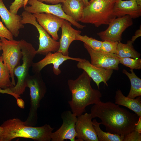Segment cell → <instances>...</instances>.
Returning a JSON list of instances; mask_svg holds the SVG:
<instances>
[{
    "label": "cell",
    "mask_w": 141,
    "mask_h": 141,
    "mask_svg": "<svg viewBox=\"0 0 141 141\" xmlns=\"http://www.w3.org/2000/svg\"><path fill=\"white\" fill-rule=\"evenodd\" d=\"M2 57L3 62L7 66L10 72L13 85L16 84L14 70L15 68L20 64L22 54L20 45L19 41L9 40L0 37Z\"/></svg>",
    "instance_id": "cell-8"
},
{
    "label": "cell",
    "mask_w": 141,
    "mask_h": 141,
    "mask_svg": "<svg viewBox=\"0 0 141 141\" xmlns=\"http://www.w3.org/2000/svg\"><path fill=\"white\" fill-rule=\"evenodd\" d=\"M0 93L10 95L14 97L17 100L20 97V96L13 93L10 88L5 89H0Z\"/></svg>",
    "instance_id": "cell-32"
},
{
    "label": "cell",
    "mask_w": 141,
    "mask_h": 141,
    "mask_svg": "<svg viewBox=\"0 0 141 141\" xmlns=\"http://www.w3.org/2000/svg\"><path fill=\"white\" fill-rule=\"evenodd\" d=\"M53 130L47 124L35 127L26 125L17 118L10 119L0 126V141H10L18 138L37 141H50Z\"/></svg>",
    "instance_id": "cell-3"
},
{
    "label": "cell",
    "mask_w": 141,
    "mask_h": 141,
    "mask_svg": "<svg viewBox=\"0 0 141 141\" xmlns=\"http://www.w3.org/2000/svg\"><path fill=\"white\" fill-rule=\"evenodd\" d=\"M141 133L134 130L125 136L123 141H141Z\"/></svg>",
    "instance_id": "cell-29"
},
{
    "label": "cell",
    "mask_w": 141,
    "mask_h": 141,
    "mask_svg": "<svg viewBox=\"0 0 141 141\" xmlns=\"http://www.w3.org/2000/svg\"><path fill=\"white\" fill-rule=\"evenodd\" d=\"M75 40L83 42L93 50L97 51H99L102 43V41L97 40L86 35L83 36L80 34L76 36Z\"/></svg>",
    "instance_id": "cell-26"
},
{
    "label": "cell",
    "mask_w": 141,
    "mask_h": 141,
    "mask_svg": "<svg viewBox=\"0 0 141 141\" xmlns=\"http://www.w3.org/2000/svg\"><path fill=\"white\" fill-rule=\"evenodd\" d=\"M134 130L141 133V116H139L138 121L135 124Z\"/></svg>",
    "instance_id": "cell-35"
},
{
    "label": "cell",
    "mask_w": 141,
    "mask_h": 141,
    "mask_svg": "<svg viewBox=\"0 0 141 141\" xmlns=\"http://www.w3.org/2000/svg\"><path fill=\"white\" fill-rule=\"evenodd\" d=\"M25 0H14L10 6L9 11L13 14H17L19 9L24 7Z\"/></svg>",
    "instance_id": "cell-30"
},
{
    "label": "cell",
    "mask_w": 141,
    "mask_h": 141,
    "mask_svg": "<svg viewBox=\"0 0 141 141\" xmlns=\"http://www.w3.org/2000/svg\"><path fill=\"white\" fill-rule=\"evenodd\" d=\"M138 5L141 7V0H135Z\"/></svg>",
    "instance_id": "cell-37"
},
{
    "label": "cell",
    "mask_w": 141,
    "mask_h": 141,
    "mask_svg": "<svg viewBox=\"0 0 141 141\" xmlns=\"http://www.w3.org/2000/svg\"><path fill=\"white\" fill-rule=\"evenodd\" d=\"M114 4L104 0H90L84 8L80 21L97 27L109 25L116 17L114 12Z\"/></svg>",
    "instance_id": "cell-4"
},
{
    "label": "cell",
    "mask_w": 141,
    "mask_h": 141,
    "mask_svg": "<svg viewBox=\"0 0 141 141\" xmlns=\"http://www.w3.org/2000/svg\"><path fill=\"white\" fill-rule=\"evenodd\" d=\"M63 123L56 131L52 133V141H63L68 139L71 141H78L75 130L77 116L69 110L65 111L61 115Z\"/></svg>",
    "instance_id": "cell-10"
},
{
    "label": "cell",
    "mask_w": 141,
    "mask_h": 141,
    "mask_svg": "<svg viewBox=\"0 0 141 141\" xmlns=\"http://www.w3.org/2000/svg\"><path fill=\"white\" fill-rule=\"evenodd\" d=\"M105 1L109 2L114 3L117 0H104Z\"/></svg>",
    "instance_id": "cell-38"
},
{
    "label": "cell",
    "mask_w": 141,
    "mask_h": 141,
    "mask_svg": "<svg viewBox=\"0 0 141 141\" xmlns=\"http://www.w3.org/2000/svg\"><path fill=\"white\" fill-rule=\"evenodd\" d=\"M1 0H0V1H1Z\"/></svg>",
    "instance_id": "cell-42"
},
{
    "label": "cell",
    "mask_w": 141,
    "mask_h": 141,
    "mask_svg": "<svg viewBox=\"0 0 141 141\" xmlns=\"http://www.w3.org/2000/svg\"><path fill=\"white\" fill-rule=\"evenodd\" d=\"M91 78L83 70L76 79H69L68 84L72 95L68 103L72 112L77 117L86 111V108L101 102L102 94L98 89L92 87Z\"/></svg>",
    "instance_id": "cell-2"
},
{
    "label": "cell",
    "mask_w": 141,
    "mask_h": 141,
    "mask_svg": "<svg viewBox=\"0 0 141 141\" xmlns=\"http://www.w3.org/2000/svg\"><path fill=\"white\" fill-rule=\"evenodd\" d=\"M133 43L131 40L128 41L126 44L118 42L115 54L116 56L119 58H139L140 54L134 49Z\"/></svg>",
    "instance_id": "cell-23"
},
{
    "label": "cell",
    "mask_w": 141,
    "mask_h": 141,
    "mask_svg": "<svg viewBox=\"0 0 141 141\" xmlns=\"http://www.w3.org/2000/svg\"><path fill=\"white\" fill-rule=\"evenodd\" d=\"M3 37L9 40H14L13 36L9 30L0 21V37Z\"/></svg>",
    "instance_id": "cell-31"
},
{
    "label": "cell",
    "mask_w": 141,
    "mask_h": 141,
    "mask_svg": "<svg viewBox=\"0 0 141 141\" xmlns=\"http://www.w3.org/2000/svg\"><path fill=\"white\" fill-rule=\"evenodd\" d=\"M10 72L7 66L0 56V89H5L13 86L10 79Z\"/></svg>",
    "instance_id": "cell-25"
},
{
    "label": "cell",
    "mask_w": 141,
    "mask_h": 141,
    "mask_svg": "<svg viewBox=\"0 0 141 141\" xmlns=\"http://www.w3.org/2000/svg\"><path fill=\"white\" fill-rule=\"evenodd\" d=\"M84 45L90 56L92 64L105 69L119 70V58L115 54L95 51L84 43Z\"/></svg>",
    "instance_id": "cell-13"
},
{
    "label": "cell",
    "mask_w": 141,
    "mask_h": 141,
    "mask_svg": "<svg viewBox=\"0 0 141 141\" xmlns=\"http://www.w3.org/2000/svg\"><path fill=\"white\" fill-rule=\"evenodd\" d=\"M92 118L101 120L109 132L125 136L134 130L139 116L136 113L110 101H101L94 104L91 109Z\"/></svg>",
    "instance_id": "cell-1"
},
{
    "label": "cell",
    "mask_w": 141,
    "mask_h": 141,
    "mask_svg": "<svg viewBox=\"0 0 141 141\" xmlns=\"http://www.w3.org/2000/svg\"><path fill=\"white\" fill-rule=\"evenodd\" d=\"M0 16L6 27L13 36L17 37L19 30L24 28L21 15L10 12L7 8L3 0L0 1Z\"/></svg>",
    "instance_id": "cell-17"
},
{
    "label": "cell",
    "mask_w": 141,
    "mask_h": 141,
    "mask_svg": "<svg viewBox=\"0 0 141 141\" xmlns=\"http://www.w3.org/2000/svg\"><path fill=\"white\" fill-rule=\"evenodd\" d=\"M28 0H25L24 2V8L26 6Z\"/></svg>",
    "instance_id": "cell-39"
},
{
    "label": "cell",
    "mask_w": 141,
    "mask_h": 141,
    "mask_svg": "<svg viewBox=\"0 0 141 141\" xmlns=\"http://www.w3.org/2000/svg\"><path fill=\"white\" fill-rule=\"evenodd\" d=\"M114 12L116 17L128 15L136 19L141 16V7L135 0H117L114 4Z\"/></svg>",
    "instance_id": "cell-18"
},
{
    "label": "cell",
    "mask_w": 141,
    "mask_h": 141,
    "mask_svg": "<svg viewBox=\"0 0 141 141\" xmlns=\"http://www.w3.org/2000/svg\"><path fill=\"white\" fill-rule=\"evenodd\" d=\"M119 58L120 63L130 69H141V59L139 58H131L130 57Z\"/></svg>",
    "instance_id": "cell-27"
},
{
    "label": "cell",
    "mask_w": 141,
    "mask_h": 141,
    "mask_svg": "<svg viewBox=\"0 0 141 141\" xmlns=\"http://www.w3.org/2000/svg\"><path fill=\"white\" fill-rule=\"evenodd\" d=\"M82 59L80 58H74L69 56H65L60 52L57 51L54 53L49 52L45 55L42 59L36 63H33L32 70L33 73L40 72L47 65L52 64L54 73L58 75L61 72L59 67L64 62L68 60H72L78 62Z\"/></svg>",
    "instance_id": "cell-12"
},
{
    "label": "cell",
    "mask_w": 141,
    "mask_h": 141,
    "mask_svg": "<svg viewBox=\"0 0 141 141\" xmlns=\"http://www.w3.org/2000/svg\"><path fill=\"white\" fill-rule=\"evenodd\" d=\"M30 5L24 7L25 11L31 14L45 13L57 16L70 22L79 29H83L85 26L80 24L66 15L63 11L62 4L59 3L50 5L46 4L37 0H28L27 4Z\"/></svg>",
    "instance_id": "cell-9"
},
{
    "label": "cell",
    "mask_w": 141,
    "mask_h": 141,
    "mask_svg": "<svg viewBox=\"0 0 141 141\" xmlns=\"http://www.w3.org/2000/svg\"><path fill=\"white\" fill-rule=\"evenodd\" d=\"M1 44V40L0 39V44Z\"/></svg>",
    "instance_id": "cell-41"
},
{
    "label": "cell",
    "mask_w": 141,
    "mask_h": 141,
    "mask_svg": "<svg viewBox=\"0 0 141 141\" xmlns=\"http://www.w3.org/2000/svg\"><path fill=\"white\" fill-rule=\"evenodd\" d=\"M26 84L30 89V106L28 116L24 122L26 125L34 126L37 123V110L46 92V87L40 72L30 75Z\"/></svg>",
    "instance_id": "cell-6"
},
{
    "label": "cell",
    "mask_w": 141,
    "mask_h": 141,
    "mask_svg": "<svg viewBox=\"0 0 141 141\" xmlns=\"http://www.w3.org/2000/svg\"><path fill=\"white\" fill-rule=\"evenodd\" d=\"M38 1L43 3L45 2L46 3L51 4H56L62 3L65 0H37Z\"/></svg>",
    "instance_id": "cell-33"
},
{
    "label": "cell",
    "mask_w": 141,
    "mask_h": 141,
    "mask_svg": "<svg viewBox=\"0 0 141 141\" xmlns=\"http://www.w3.org/2000/svg\"><path fill=\"white\" fill-rule=\"evenodd\" d=\"M83 2L85 6H86L89 3V1L88 0H81Z\"/></svg>",
    "instance_id": "cell-36"
},
{
    "label": "cell",
    "mask_w": 141,
    "mask_h": 141,
    "mask_svg": "<svg viewBox=\"0 0 141 141\" xmlns=\"http://www.w3.org/2000/svg\"><path fill=\"white\" fill-rule=\"evenodd\" d=\"M115 103L125 107L133 111L139 116H141V99L140 96L131 98L125 96L120 90L115 92Z\"/></svg>",
    "instance_id": "cell-21"
},
{
    "label": "cell",
    "mask_w": 141,
    "mask_h": 141,
    "mask_svg": "<svg viewBox=\"0 0 141 141\" xmlns=\"http://www.w3.org/2000/svg\"><path fill=\"white\" fill-rule=\"evenodd\" d=\"M92 119L90 113H86L77 117L75 130L78 141H98Z\"/></svg>",
    "instance_id": "cell-14"
},
{
    "label": "cell",
    "mask_w": 141,
    "mask_h": 141,
    "mask_svg": "<svg viewBox=\"0 0 141 141\" xmlns=\"http://www.w3.org/2000/svg\"><path fill=\"white\" fill-rule=\"evenodd\" d=\"M141 36V27L140 26L139 29L136 32L134 35L132 36L131 40L133 43L135 40Z\"/></svg>",
    "instance_id": "cell-34"
},
{
    "label": "cell",
    "mask_w": 141,
    "mask_h": 141,
    "mask_svg": "<svg viewBox=\"0 0 141 141\" xmlns=\"http://www.w3.org/2000/svg\"><path fill=\"white\" fill-rule=\"evenodd\" d=\"M78 62L77 65V67L86 72L96 83L99 89V84L101 82L108 86L107 82L110 78L113 70L97 67L85 59H82L81 61Z\"/></svg>",
    "instance_id": "cell-15"
},
{
    "label": "cell",
    "mask_w": 141,
    "mask_h": 141,
    "mask_svg": "<svg viewBox=\"0 0 141 141\" xmlns=\"http://www.w3.org/2000/svg\"><path fill=\"white\" fill-rule=\"evenodd\" d=\"M72 24L64 20L61 27V35L60 40V46L58 51L65 56H69L68 49L71 43L76 40V36L80 34L81 31L76 30L71 26Z\"/></svg>",
    "instance_id": "cell-19"
},
{
    "label": "cell",
    "mask_w": 141,
    "mask_h": 141,
    "mask_svg": "<svg viewBox=\"0 0 141 141\" xmlns=\"http://www.w3.org/2000/svg\"><path fill=\"white\" fill-rule=\"evenodd\" d=\"M19 44L23 62L14 69V74L16 77L17 81L15 86L10 88L13 93L20 96L25 91L26 87V81L30 75L29 69L34 63L33 59L37 53L31 43L22 39L19 41Z\"/></svg>",
    "instance_id": "cell-5"
},
{
    "label": "cell",
    "mask_w": 141,
    "mask_h": 141,
    "mask_svg": "<svg viewBox=\"0 0 141 141\" xmlns=\"http://www.w3.org/2000/svg\"><path fill=\"white\" fill-rule=\"evenodd\" d=\"M1 50V44H0V51Z\"/></svg>",
    "instance_id": "cell-40"
},
{
    "label": "cell",
    "mask_w": 141,
    "mask_h": 141,
    "mask_svg": "<svg viewBox=\"0 0 141 141\" xmlns=\"http://www.w3.org/2000/svg\"><path fill=\"white\" fill-rule=\"evenodd\" d=\"M130 73L126 69H123L122 72L128 78L131 83L130 90L127 97L135 98L141 96V79L136 75L133 69H130Z\"/></svg>",
    "instance_id": "cell-22"
},
{
    "label": "cell",
    "mask_w": 141,
    "mask_h": 141,
    "mask_svg": "<svg viewBox=\"0 0 141 141\" xmlns=\"http://www.w3.org/2000/svg\"><path fill=\"white\" fill-rule=\"evenodd\" d=\"M21 23L23 24H30L34 26L39 33V46L36 50L37 54L46 55L49 52L58 51L60 43L54 39L38 24L32 14L23 11L22 13Z\"/></svg>",
    "instance_id": "cell-7"
},
{
    "label": "cell",
    "mask_w": 141,
    "mask_h": 141,
    "mask_svg": "<svg viewBox=\"0 0 141 141\" xmlns=\"http://www.w3.org/2000/svg\"><path fill=\"white\" fill-rule=\"evenodd\" d=\"M132 19L128 15L116 17L109 24L106 30L97 34L103 41L120 42L122 33L132 25Z\"/></svg>",
    "instance_id": "cell-11"
},
{
    "label": "cell",
    "mask_w": 141,
    "mask_h": 141,
    "mask_svg": "<svg viewBox=\"0 0 141 141\" xmlns=\"http://www.w3.org/2000/svg\"><path fill=\"white\" fill-rule=\"evenodd\" d=\"M92 122L98 141H123L124 136L104 132L100 128L101 122L95 119Z\"/></svg>",
    "instance_id": "cell-24"
},
{
    "label": "cell",
    "mask_w": 141,
    "mask_h": 141,
    "mask_svg": "<svg viewBox=\"0 0 141 141\" xmlns=\"http://www.w3.org/2000/svg\"><path fill=\"white\" fill-rule=\"evenodd\" d=\"M118 42L109 40L102 41L99 51L106 53H111L116 54Z\"/></svg>",
    "instance_id": "cell-28"
},
{
    "label": "cell",
    "mask_w": 141,
    "mask_h": 141,
    "mask_svg": "<svg viewBox=\"0 0 141 141\" xmlns=\"http://www.w3.org/2000/svg\"><path fill=\"white\" fill-rule=\"evenodd\" d=\"M36 21L54 40L59 39L58 32L64 19L51 14L38 13L33 14Z\"/></svg>",
    "instance_id": "cell-16"
},
{
    "label": "cell",
    "mask_w": 141,
    "mask_h": 141,
    "mask_svg": "<svg viewBox=\"0 0 141 141\" xmlns=\"http://www.w3.org/2000/svg\"><path fill=\"white\" fill-rule=\"evenodd\" d=\"M62 4L64 13L76 21H80L85 5L81 0H65Z\"/></svg>",
    "instance_id": "cell-20"
}]
</instances>
